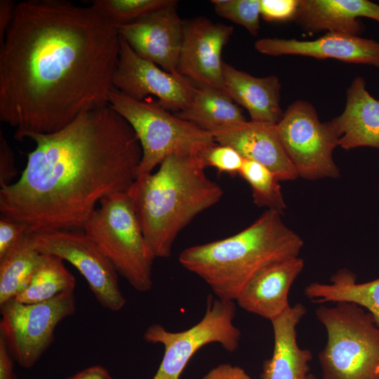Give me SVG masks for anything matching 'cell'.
Returning <instances> with one entry per match:
<instances>
[{"label": "cell", "instance_id": "obj_1", "mask_svg": "<svg viewBox=\"0 0 379 379\" xmlns=\"http://www.w3.org/2000/svg\"><path fill=\"white\" fill-rule=\"evenodd\" d=\"M0 44V121L15 128V140L109 105L120 36L91 6L17 3Z\"/></svg>", "mask_w": 379, "mask_h": 379}, {"label": "cell", "instance_id": "obj_2", "mask_svg": "<svg viewBox=\"0 0 379 379\" xmlns=\"http://www.w3.org/2000/svg\"><path fill=\"white\" fill-rule=\"evenodd\" d=\"M35 148L20 178L0 190L1 215L29 234L83 231L100 202L127 192L142 159L128 122L109 105L51 133H29Z\"/></svg>", "mask_w": 379, "mask_h": 379}, {"label": "cell", "instance_id": "obj_3", "mask_svg": "<svg viewBox=\"0 0 379 379\" xmlns=\"http://www.w3.org/2000/svg\"><path fill=\"white\" fill-rule=\"evenodd\" d=\"M198 154H171L156 172L138 175L127 192L155 258H169L180 232L223 195L206 175Z\"/></svg>", "mask_w": 379, "mask_h": 379}, {"label": "cell", "instance_id": "obj_4", "mask_svg": "<svg viewBox=\"0 0 379 379\" xmlns=\"http://www.w3.org/2000/svg\"><path fill=\"white\" fill-rule=\"evenodd\" d=\"M301 237L267 210L253 224L225 239L184 249L180 264L201 278L218 298L236 300L245 285L277 262L298 257Z\"/></svg>", "mask_w": 379, "mask_h": 379}, {"label": "cell", "instance_id": "obj_5", "mask_svg": "<svg viewBox=\"0 0 379 379\" xmlns=\"http://www.w3.org/2000/svg\"><path fill=\"white\" fill-rule=\"evenodd\" d=\"M316 316L328 336L318 355L321 379H379V325L374 317L349 302L320 305Z\"/></svg>", "mask_w": 379, "mask_h": 379}, {"label": "cell", "instance_id": "obj_6", "mask_svg": "<svg viewBox=\"0 0 379 379\" xmlns=\"http://www.w3.org/2000/svg\"><path fill=\"white\" fill-rule=\"evenodd\" d=\"M83 231L135 290L142 293L151 290L155 257L127 192L103 199Z\"/></svg>", "mask_w": 379, "mask_h": 379}, {"label": "cell", "instance_id": "obj_7", "mask_svg": "<svg viewBox=\"0 0 379 379\" xmlns=\"http://www.w3.org/2000/svg\"><path fill=\"white\" fill-rule=\"evenodd\" d=\"M108 102L128 122L139 140L142 154L138 175L152 173L171 154L199 152L215 142L212 133L179 118L157 100H138L113 87Z\"/></svg>", "mask_w": 379, "mask_h": 379}, {"label": "cell", "instance_id": "obj_8", "mask_svg": "<svg viewBox=\"0 0 379 379\" xmlns=\"http://www.w3.org/2000/svg\"><path fill=\"white\" fill-rule=\"evenodd\" d=\"M234 301L208 296L203 318L191 328L179 332L167 331L160 324L149 326L144 333L147 343L161 344L163 359L152 379H180L194 354L204 346L219 343L225 350L238 349L241 331L234 324Z\"/></svg>", "mask_w": 379, "mask_h": 379}, {"label": "cell", "instance_id": "obj_9", "mask_svg": "<svg viewBox=\"0 0 379 379\" xmlns=\"http://www.w3.org/2000/svg\"><path fill=\"white\" fill-rule=\"evenodd\" d=\"M75 312L74 291L37 303L12 299L0 305V336L13 359L30 368L53 343L57 326Z\"/></svg>", "mask_w": 379, "mask_h": 379}, {"label": "cell", "instance_id": "obj_10", "mask_svg": "<svg viewBox=\"0 0 379 379\" xmlns=\"http://www.w3.org/2000/svg\"><path fill=\"white\" fill-rule=\"evenodd\" d=\"M276 128L298 177L314 180L340 176L333 158L339 137L330 121L319 120L310 102L297 100L290 105Z\"/></svg>", "mask_w": 379, "mask_h": 379}, {"label": "cell", "instance_id": "obj_11", "mask_svg": "<svg viewBox=\"0 0 379 379\" xmlns=\"http://www.w3.org/2000/svg\"><path fill=\"white\" fill-rule=\"evenodd\" d=\"M30 239L40 253L54 255L72 264L102 307L117 312L124 307L126 300L119 287L118 272L84 231L34 233Z\"/></svg>", "mask_w": 379, "mask_h": 379}, {"label": "cell", "instance_id": "obj_12", "mask_svg": "<svg viewBox=\"0 0 379 379\" xmlns=\"http://www.w3.org/2000/svg\"><path fill=\"white\" fill-rule=\"evenodd\" d=\"M113 86L138 100L154 96L159 105L175 113L190 106L197 88L185 77L171 74L141 58L121 36Z\"/></svg>", "mask_w": 379, "mask_h": 379}, {"label": "cell", "instance_id": "obj_13", "mask_svg": "<svg viewBox=\"0 0 379 379\" xmlns=\"http://www.w3.org/2000/svg\"><path fill=\"white\" fill-rule=\"evenodd\" d=\"M234 27L205 17L184 21L178 72L197 87L226 92L221 55Z\"/></svg>", "mask_w": 379, "mask_h": 379}, {"label": "cell", "instance_id": "obj_14", "mask_svg": "<svg viewBox=\"0 0 379 379\" xmlns=\"http://www.w3.org/2000/svg\"><path fill=\"white\" fill-rule=\"evenodd\" d=\"M177 4L117 28L119 35L141 58L171 74L180 75L178 63L184 20L178 13Z\"/></svg>", "mask_w": 379, "mask_h": 379}, {"label": "cell", "instance_id": "obj_15", "mask_svg": "<svg viewBox=\"0 0 379 379\" xmlns=\"http://www.w3.org/2000/svg\"><path fill=\"white\" fill-rule=\"evenodd\" d=\"M254 46L257 51L267 55H298L319 60L331 58L379 67V41L357 35L327 32L312 41L262 38L256 41Z\"/></svg>", "mask_w": 379, "mask_h": 379}, {"label": "cell", "instance_id": "obj_16", "mask_svg": "<svg viewBox=\"0 0 379 379\" xmlns=\"http://www.w3.org/2000/svg\"><path fill=\"white\" fill-rule=\"evenodd\" d=\"M211 133L217 143L229 145L244 159L263 165L279 181L293 180L298 178L279 138L276 124L245 121Z\"/></svg>", "mask_w": 379, "mask_h": 379}, {"label": "cell", "instance_id": "obj_17", "mask_svg": "<svg viewBox=\"0 0 379 379\" xmlns=\"http://www.w3.org/2000/svg\"><path fill=\"white\" fill-rule=\"evenodd\" d=\"M303 268L299 256L273 263L245 285L236 301L244 310L271 321L291 307L288 293Z\"/></svg>", "mask_w": 379, "mask_h": 379}, {"label": "cell", "instance_id": "obj_18", "mask_svg": "<svg viewBox=\"0 0 379 379\" xmlns=\"http://www.w3.org/2000/svg\"><path fill=\"white\" fill-rule=\"evenodd\" d=\"M305 314V307L298 302L270 321L273 352L263 363L260 379H307L312 352L299 347L296 329Z\"/></svg>", "mask_w": 379, "mask_h": 379}, {"label": "cell", "instance_id": "obj_19", "mask_svg": "<svg viewBox=\"0 0 379 379\" xmlns=\"http://www.w3.org/2000/svg\"><path fill=\"white\" fill-rule=\"evenodd\" d=\"M360 17L379 22V4L368 0H299L294 20L307 32L361 34Z\"/></svg>", "mask_w": 379, "mask_h": 379}, {"label": "cell", "instance_id": "obj_20", "mask_svg": "<svg viewBox=\"0 0 379 379\" xmlns=\"http://www.w3.org/2000/svg\"><path fill=\"white\" fill-rule=\"evenodd\" d=\"M330 123L343 149L370 147L379 149V100L367 91L361 77L352 81L343 112Z\"/></svg>", "mask_w": 379, "mask_h": 379}, {"label": "cell", "instance_id": "obj_21", "mask_svg": "<svg viewBox=\"0 0 379 379\" xmlns=\"http://www.w3.org/2000/svg\"><path fill=\"white\" fill-rule=\"evenodd\" d=\"M226 92L234 102L244 107L251 120L277 124L284 112L280 105L281 84L274 75L256 77L223 62Z\"/></svg>", "mask_w": 379, "mask_h": 379}, {"label": "cell", "instance_id": "obj_22", "mask_svg": "<svg viewBox=\"0 0 379 379\" xmlns=\"http://www.w3.org/2000/svg\"><path fill=\"white\" fill-rule=\"evenodd\" d=\"M354 273L347 269L338 270L330 284L314 282L305 289L307 298L317 303L349 302L369 312L379 325V278L357 283Z\"/></svg>", "mask_w": 379, "mask_h": 379}, {"label": "cell", "instance_id": "obj_23", "mask_svg": "<svg viewBox=\"0 0 379 379\" xmlns=\"http://www.w3.org/2000/svg\"><path fill=\"white\" fill-rule=\"evenodd\" d=\"M175 114L211 133L246 121L227 92L209 87H197L190 106Z\"/></svg>", "mask_w": 379, "mask_h": 379}, {"label": "cell", "instance_id": "obj_24", "mask_svg": "<svg viewBox=\"0 0 379 379\" xmlns=\"http://www.w3.org/2000/svg\"><path fill=\"white\" fill-rule=\"evenodd\" d=\"M41 256L28 234L0 260V305L14 299L25 289Z\"/></svg>", "mask_w": 379, "mask_h": 379}, {"label": "cell", "instance_id": "obj_25", "mask_svg": "<svg viewBox=\"0 0 379 379\" xmlns=\"http://www.w3.org/2000/svg\"><path fill=\"white\" fill-rule=\"evenodd\" d=\"M76 279L64 260L51 254H42L41 261L29 284L14 299L23 303H37L58 295L74 291Z\"/></svg>", "mask_w": 379, "mask_h": 379}, {"label": "cell", "instance_id": "obj_26", "mask_svg": "<svg viewBox=\"0 0 379 379\" xmlns=\"http://www.w3.org/2000/svg\"><path fill=\"white\" fill-rule=\"evenodd\" d=\"M239 175L251 187L255 205L284 213L286 206L279 180L270 170L258 162L244 159Z\"/></svg>", "mask_w": 379, "mask_h": 379}, {"label": "cell", "instance_id": "obj_27", "mask_svg": "<svg viewBox=\"0 0 379 379\" xmlns=\"http://www.w3.org/2000/svg\"><path fill=\"white\" fill-rule=\"evenodd\" d=\"M176 4L175 0H93L91 6L117 27Z\"/></svg>", "mask_w": 379, "mask_h": 379}, {"label": "cell", "instance_id": "obj_28", "mask_svg": "<svg viewBox=\"0 0 379 379\" xmlns=\"http://www.w3.org/2000/svg\"><path fill=\"white\" fill-rule=\"evenodd\" d=\"M216 13L244 27L252 35L260 30V0H212Z\"/></svg>", "mask_w": 379, "mask_h": 379}, {"label": "cell", "instance_id": "obj_29", "mask_svg": "<svg viewBox=\"0 0 379 379\" xmlns=\"http://www.w3.org/2000/svg\"><path fill=\"white\" fill-rule=\"evenodd\" d=\"M203 166L213 167L219 173L239 175L244 159L234 148L216 142L204 147L198 154Z\"/></svg>", "mask_w": 379, "mask_h": 379}, {"label": "cell", "instance_id": "obj_30", "mask_svg": "<svg viewBox=\"0 0 379 379\" xmlns=\"http://www.w3.org/2000/svg\"><path fill=\"white\" fill-rule=\"evenodd\" d=\"M29 234L25 225L17 220L0 216V260L26 235Z\"/></svg>", "mask_w": 379, "mask_h": 379}, {"label": "cell", "instance_id": "obj_31", "mask_svg": "<svg viewBox=\"0 0 379 379\" xmlns=\"http://www.w3.org/2000/svg\"><path fill=\"white\" fill-rule=\"evenodd\" d=\"M299 0H260V15L269 22L294 20Z\"/></svg>", "mask_w": 379, "mask_h": 379}, {"label": "cell", "instance_id": "obj_32", "mask_svg": "<svg viewBox=\"0 0 379 379\" xmlns=\"http://www.w3.org/2000/svg\"><path fill=\"white\" fill-rule=\"evenodd\" d=\"M18 171L15 166L13 151L0 131V185L1 188L11 184Z\"/></svg>", "mask_w": 379, "mask_h": 379}, {"label": "cell", "instance_id": "obj_33", "mask_svg": "<svg viewBox=\"0 0 379 379\" xmlns=\"http://www.w3.org/2000/svg\"><path fill=\"white\" fill-rule=\"evenodd\" d=\"M201 379H252L239 366L220 364L211 369Z\"/></svg>", "mask_w": 379, "mask_h": 379}, {"label": "cell", "instance_id": "obj_34", "mask_svg": "<svg viewBox=\"0 0 379 379\" xmlns=\"http://www.w3.org/2000/svg\"><path fill=\"white\" fill-rule=\"evenodd\" d=\"M13 358L0 336V379H15Z\"/></svg>", "mask_w": 379, "mask_h": 379}, {"label": "cell", "instance_id": "obj_35", "mask_svg": "<svg viewBox=\"0 0 379 379\" xmlns=\"http://www.w3.org/2000/svg\"><path fill=\"white\" fill-rule=\"evenodd\" d=\"M16 4L13 0L0 1V42L12 21Z\"/></svg>", "mask_w": 379, "mask_h": 379}, {"label": "cell", "instance_id": "obj_36", "mask_svg": "<svg viewBox=\"0 0 379 379\" xmlns=\"http://www.w3.org/2000/svg\"><path fill=\"white\" fill-rule=\"evenodd\" d=\"M66 379H112L109 371L101 365L87 367Z\"/></svg>", "mask_w": 379, "mask_h": 379}, {"label": "cell", "instance_id": "obj_37", "mask_svg": "<svg viewBox=\"0 0 379 379\" xmlns=\"http://www.w3.org/2000/svg\"><path fill=\"white\" fill-rule=\"evenodd\" d=\"M307 379H317V377L312 373H309Z\"/></svg>", "mask_w": 379, "mask_h": 379}]
</instances>
